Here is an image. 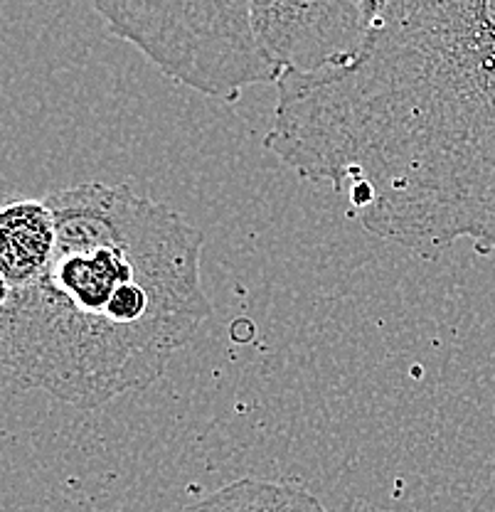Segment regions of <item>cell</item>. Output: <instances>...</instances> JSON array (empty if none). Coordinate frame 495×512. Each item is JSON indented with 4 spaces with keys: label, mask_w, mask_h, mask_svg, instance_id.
<instances>
[{
    "label": "cell",
    "mask_w": 495,
    "mask_h": 512,
    "mask_svg": "<svg viewBox=\"0 0 495 512\" xmlns=\"http://www.w3.org/2000/svg\"><path fill=\"white\" fill-rule=\"evenodd\" d=\"M106 28L131 42L173 82L212 99L234 101L257 84H279L252 20V0L126 3L101 0Z\"/></svg>",
    "instance_id": "cell-3"
},
{
    "label": "cell",
    "mask_w": 495,
    "mask_h": 512,
    "mask_svg": "<svg viewBox=\"0 0 495 512\" xmlns=\"http://www.w3.org/2000/svg\"><path fill=\"white\" fill-rule=\"evenodd\" d=\"M375 10L377 0H252L259 42L284 77L348 67L363 52Z\"/></svg>",
    "instance_id": "cell-4"
},
{
    "label": "cell",
    "mask_w": 495,
    "mask_h": 512,
    "mask_svg": "<svg viewBox=\"0 0 495 512\" xmlns=\"http://www.w3.org/2000/svg\"><path fill=\"white\" fill-rule=\"evenodd\" d=\"M276 89L264 148L367 234L495 254V0H377L348 67Z\"/></svg>",
    "instance_id": "cell-1"
},
{
    "label": "cell",
    "mask_w": 495,
    "mask_h": 512,
    "mask_svg": "<svg viewBox=\"0 0 495 512\" xmlns=\"http://www.w3.org/2000/svg\"><path fill=\"white\" fill-rule=\"evenodd\" d=\"M183 512H330L316 495L296 485L239 478L185 505Z\"/></svg>",
    "instance_id": "cell-6"
},
{
    "label": "cell",
    "mask_w": 495,
    "mask_h": 512,
    "mask_svg": "<svg viewBox=\"0 0 495 512\" xmlns=\"http://www.w3.org/2000/svg\"><path fill=\"white\" fill-rule=\"evenodd\" d=\"M57 224L45 197L10 200L0 212V291L35 281L50 264Z\"/></svg>",
    "instance_id": "cell-5"
},
{
    "label": "cell",
    "mask_w": 495,
    "mask_h": 512,
    "mask_svg": "<svg viewBox=\"0 0 495 512\" xmlns=\"http://www.w3.org/2000/svg\"><path fill=\"white\" fill-rule=\"evenodd\" d=\"M45 202L55 254L0 291V365L10 387L92 412L156 384L212 316L202 232L129 185L82 183Z\"/></svg>",
    "instance_id": "cell-2"
}]
</instances>
